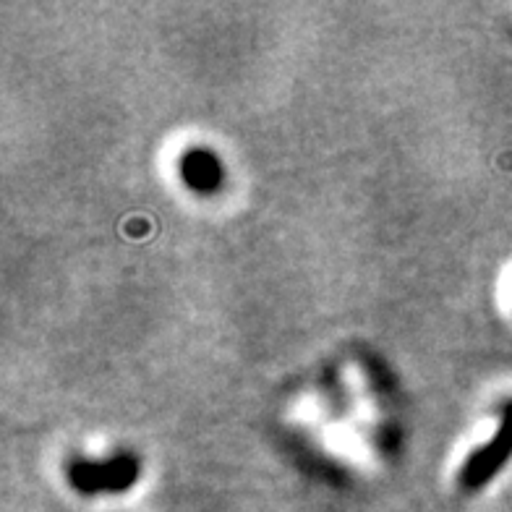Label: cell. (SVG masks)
I'll return each mask as SVG.
<instances>
[{"label": "cell", "mask_w": 512, "mask_h": 512, "mask_svg": "<svg viewBox=\"0 0 512 512\" xmlns=\"http://www.w3.org/2000/svg\"><path fill=\"white\" fill-rule=\"evenodd\" d=\"M139 479V460L121 452L108 460H76L68 465V484L84 497L128 492Z\"/></svg>", "instance_id": "obj_1"}, {"label": "cell", "mask_w": 512, "mask_h": 512, "mask_svg": "<svg viewBox=\"0 0 512 512\" xmlns=\"http://www.w3.org/2000/svg\"><path fill=\"white\" fill-rule=\"evenodd\" d=\"M512 455V403L505 405L502 411V424L494 432V437L486 442L484 447H479L476 452H471V458L465 460L463 471H460V486L465 492H479L481 486H486L489 481L497 476L505 463Z\"/></svg>", "instance_id": "obj_2"}, {"label": "cell", "mask_w": 512, "mask_h": 512, "mask_svg": "<svg viewBox=\"0 0 512 512\" xmlns=\"http://www.w3.org/2000/svg\"><path fill=\"white\" fill-rule=\"evenodd\" d=\"M178 173L196 194H215L223 183V165L209 149H189L178 162Z\"/></svg>", "instance_id": "obj_3"}]
</instances>
